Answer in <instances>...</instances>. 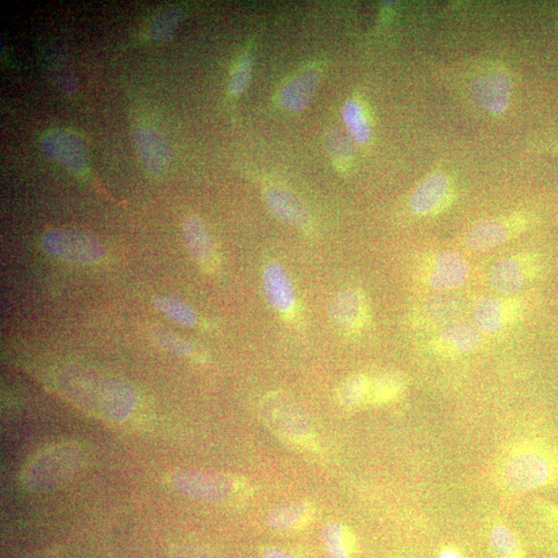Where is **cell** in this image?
I'll list each match as a JSON object with an SVG mask.
<instances>
[{"label": "cell", "mask_w": 558, "mask_h": 558, "mask_svg": "<svg viewBox=\"0 0 558 558\" xmlns=\"http://www.w3.org/2000/svg\"><path fill=\"white\" fill-rule=\"evenodd\" d=\"M43 248L51 256L80 265L94 264L106 255L98 238L77 230H50L43 237Z\"/></svg>", "instance_id": "3957f363"}, {"label": "cell", "mask_w": 558, "mask_h": 558, "mask_svg": "<svg viewBox=\"0 0 558 558\" xmlns=\"http://www.w3.org/2000/svg\"><path fill=\"white\" fill-rule=\"evenodd\" d=\"M538 513L548 524L558 527V504L548 502L538 503Z\"/></svg>", "instance_id": "f1b7e54d"}, {"label": "cell", "mask_w": 558, "mask_h": 558, "mask_svg": "<svg viewBox=\"0 0 558 558\" xmlns=\"http://www.w3.org/2000/svg\"><path fill=\"white\" fill-rule=\"evenodd\" d=\"M259 414L282 442L301 449H311L316 445L314 426L308 415L286 394H268L260 401Z\"/></svg>", "instance_id": "7a4b0ae2"}, {"label": "cell", "mask_w": 558, "mask_h": 558, "mask_svg": "<svg viewBox=\"0 0 558 558\" xmlns=\"http://www.w3.org/2000/svg\"><path fill=\"white\" fill-rule=\"evenodd\" d=\"M133 142L141 162L153 176L165 174L172 161L168 141L153 129L140 128L133 133Z\"/></svg>", "instance_id": "30bf717a"}, {"label": "cell", "mask_w": 558, "mask_h": 558, "mask_svg": "<svg viewBox=\"0 0 558 558\" xmlns=\"http://www.w3.org/2000/svg\"><path fill=\"white\" fill-rule=\"evenodd\" d=\"M475 102L489 112H502L507 107L511 92V80L502 71H490L481 74L473 83Z\"/></svg>", "instance_id": "5bb4252c"}, {"label": "cell", "mask_w": 558, "mask_h": 558, "mask_svg": "<svg viewBox=\"0 0 558 558\" xmlns=\"http://www.w3.org/2000/svg\"><path fill=\"white\" fill-rule=\"evenodd\" d=\"M523 314L520 302L497 297H484L474 308L475 326L481 332H500L514 324Z\"/></svg>", "instance_id": "ba28073f"}, {"label": "cell", "mask_w": 558, "mask_h": 558, "mask_svg": "<svg viewBox=\"0 0 558 558\" xmlns=\"http://www.w3.org/2000/svg\"><path fill=\"white\" fill-rule=\"evenodd\" d=\"M265 205L275 218L300 230L310 228L308 207L294 192L281 188H271L265 192Z\"/></svg>", "instance_id": "7c38bea8"}, {"label": "cell", "mask_w": 558, "mask_h": 558, "mask_svg": "<svg viewBox=\"0 0 558 558\" xmlns=\"http://www.w3.org/2000/svg\"><path fill=\"white\" fill-rule=\"evenodd\" d=\"M182 233L186 248L201 269L208 274L217 272L220 266L219 254L203 220L198 217L186 219Z\"/></svg>", "instance_id": "9c48e42d"}, {"label": "cell", "mask_w": 558, "mask_h": 558, "mask_svg": "<svg viewBox=\"0 0 558 558\" xmlns=\"http://www.w3.org/2000/svg\"><path fill=\"white\" fill-rule=\"evenodd\" d=\"M319 77L321 76L317 69L304 70L296 74L280 89V106L291 112H300L307 108L317 92Z\"/></svg>", "instance_id": "2e32d148"}, {"label": "cell", "mask_w": 558, "mask_h": 558, "mask_svg": "<svg viewBox=\"0 0 558 558\" xmlns=\"http://www.w3.org/2000/svg\"><path fill=\"white\" fill-rule=\"evenodd\" d=\"M265 299L281 318L292 319L297 311V297L293 281L285 268L278 262L268 263L262 275Z\"/></svg>", "instance_id": "52a82bcc"}, {"label": "cell", "mask_w": 558, "mask_h": 558, "mask_svg": "<svg viewBox=\"0 0 558 558\" xmlns=\"http://www.w3.org/2000/svg\"><path fill=\"white\" fill-rule=\"evenodd\" d=\"M314 509L307 503H289L280 504L266 517V523L273 530L296 532L307 527L314 517Z\"/></svg>", "instance_id": "e0dca14e"}, {"label": "cell", "mask_w": 558, "mask_h": 558, "mask_svg": "<svg viewBox=\"0 0 558 558\" xmlns=\"http://www.w3.org/2000/svg\"><path fill=\"white\" fill-rule=\"evenodd\" d=\"M540 270L537 256L520 254L504 259L491 268L489 280L498 293L515 295L537 278Z\"/></svg>", "instance_id": "277c9868"}, {"label": "cell", "mask_w": 558, "mask_h": 558, "mask_svg": "<svg viewBox=\"0 0 558 558\" xmlns=\"http://www.w3.org/2000/svg\"><path fill=\"white\" fill-rule=\"evenodd\" d=\"M328 147L333 158L347 161L352 156V147L347 138L338 131H332L328 136Z\"/></svg>", "instance_id": "83f0119b"}, {"label": "cell", "mask_w": 558, "mask_h": 558, "mask_svg": "<svg viewBox=\"0 0 558 558\" xmlns=\"http://www.w3.org/2000/svg\"><path fill=\"white\" fill-rule=\"evenodd\" d=\"M321 540L325 553L330 558H352L355 554L357 541L354 533L337 521L323 527Z\"/></svg>", "instance_id": "ffe728a7"}, {"label": "cell", "mask_w": 558, "mask_h": 558, "mask_svg": "<svg viewBox=\"0 0 558 558\" xmlns=\"http://www.w3.org/2000/svg\"><path fill=\"white\" fill-rule=\"evenodd\" d=\"M489 544L495 558H525L516 534L504 524H494L489 533Z\"/></svg>", "instance_id": "7402d4cb"}, {"label": "cell", "mask_w": 558, "mask_h": 558, "mask_svg": "<svg viewBox=\"0 0 558 558\" xmlns=\"http://www.w3.org/2000/svg\"><path fill=\"white\" fill-rule=\"evenodd\" d=\"M41 148L48 159L72 172L82 173L88 168L87 144L76 132L66 130L52 131L43 138Z\"/></svg>", "instance_id": "5b68a950"}, {"label": "cell", "mask_w": 558, "mask_h": 558, "mask_svg": "<svg viewBox=\"0 0 558 558\" xmlns=\"http://www.w3.org/2000/svg\"><path fill=\"white\" fill-rule=\"evenodd\" d=\"M329 315L340 330L347 334H358L369 323L367 298L360 289H344L333 297L329 304Z\"/></svg>", "instance_id": "8992f818"}, {"label": "cell", "mask_w": 558, "mask_h": 558, "mask_svg": "<svg viewBox=\"0 0 558 558\" xmlns=\"http://www.w3.org/2000/svg\"><path fill=\"white\" fill-rule=\"evenodd\" d=\"M182 11L180 6L172 5L162 10L156 16L151 26V35L153 40L166 42L172 37L175 29L180 24Z\"/></svg>", "instance_id": "d4e9b609"}, {"label": "cell", "mask_w": 558, "mask_h": 558, "mask_svg": "<svg viewBox=\"0 0 558 558\" xmlns=\"http://www.w3.org/2000/svg\"><path fill=\"white\" fill-rule=\"evenodd\" d=\"M437 558H465V556L457 548L445 546L438 552Z\"/></svg>", "instance_id": "4dcf8cb0"}, {"label": "cell", "mask_w": 558, "mask_h": 558, "mask_svg": "<svg viewBox=\"0 0 558 558\" xmlns=\"http://www.w3.org/2000/svg\"><path fill=\"white\" fill-rule=\"evenodd\" d=\"M155 308L178 325L193 327L198 323V317L189 304L174 297H159L154 300Z\"/></svg>", "instance_id": "603a6c76"}, {"label": "cell", "mask_w": 558, "mask_h": 558, "mask_svg": "<svg viewBox=\"0 0 558 558\" xmlns=\"http://www.w3.org/2000/svg\"><path fill=\"white\" fill-rule=\"evenodd\" d=\"M468 273L470 268L463 256L455 251H444L431 260L426 280L436 291H450L463 287Z\"/></svg>", "instance_id": "8fae6325"}, {"label": "cell", "mask_w": 558, "mask_h": 558, "mask_svg": "<svg viewBox=\"0 0 558 558\" xmlns=\"http://www.w3.org/2000/svg\"><path fill=\"white\" fill-rule=\"evenodd\" d=\"M406 377L403 372L384 371L371 378L367 405L384 406L393 403L403 396L406 388Z\"/></svg>", "instance_id": "d6986e66"}, {"label": "cell", "mask_w": 558, "mask_h": 558, "mask_svg": "<svg viewBox=\"0 0 558 558\" xmlns=\"http://www.w3.org/2000/svg\"><path fill=\"white\" fill-rule=\"evenodd\" d=\"M152 338L159 345L168 351L180 356H190L193 352V347L189 341L182 339L177 335L165 329L152 330Z\"/></svg>", "instance_id": "484cf974"}, {"label": "cell", "mask_w": 558, "mask_h": 558, "mask_svg": "<svg viewBox=\"0 0 558 558\" xmlns=\"http://www.w3.org/2000/svg\"><path fill=\"white\" fill-rule=\"evenodd\" d=\"M342 116L357 142L367 143L370 138V126L360 103L348 101L342 110Z\"/></svg>", "instance_id": "cb8c5ba5"}, {"label": "cell", "mask_w": 558, "mask_h": 558, "mask_svg": "<svg viewBox=\"0 0 558 558\" xmlns=\"http://www.w3.org/2000/svg\"><path fill=\"white\" fill-rule=\"evenodd\" d=\"M497 482L513 495L554 486L558 483V445L530 438L513 445L498 465Z\"/></svg>", "instance_id": "6da1fadb"}, {"label": "cell", "mask_w": 558, "mask_h": 558, "mask_svg": "<svg viewBox=\"0 0 558 558\" xmlns=\"http://www.w3.org/2000/svg\"><path fill=\"white\" fill-rule=\"evenodd\" d=\"M510 227L500 220H481L474 225L465 238L467 247L475 251H486L508 241Z\"/></svg>", "instance_id": "ac0fdd59"}, {"label": "cell", "mask_w": 558, "mask_h": 558, "mask_svg": "<svg viewBox=\"0 0 558 558\" xmlns=\"http://www.w3.org/2000/svg\"><path fill=\"white\" fill-rule=\"evenodd\" d=\"M482 342V334L477 326L458 322L445 327L438 334L433 342V348L446 356L465 355L477 351Z\"/></svg>", "instance_id": "4fadbf2b"}, {"label": "cell", "mask_w": 558, "mask_h": 558, "mask_svg": "<svg viewBox=\"0 0 558 558\" xmlns=\"http://www.w3.org/2000/svg\"><path fill=\"white\" fill-rule=\"evenodd\" d=\"M262 558H298L285 549L278 547H267L263 549Z\"/></svg>", "instance_id": "f546056e"}, {"label": "cell", "mask_w": 558, "mask_h": 558, "mask_svg": "<svg viewBox=\"0 0 558 558\" xmlns=\"http://www.w3.org/2000/svg\"><path fill=\"white\" fill-rule=\"evenodd\" d=\"M252 73V59L250 55H244L238 64L232 76H230L229 89L234 95H240L249 86Z\"/></svg>", "instance_id": "4316f807"}, {"label": "cell", "mask_w": 558, "mask_h": 558, "mask_svg": "<svg viewBox=\"0 0 558 558\" xmlns=\"http://www.w3.org/2000/svg\"><path fill=\"white\" fill-rule=\"evenodd\" d=\"M451 195L448 177L434 173L424 180L414 191L409 201L412 210L419 215H429L441 210Z\"/></svg>", "instance_id": "9a60e30c"}, {"label": "cell", "mask_w": 558, "mask_h": 558, "mask_svg": "<svg viewBox=\"0 0 558 558\" xmlns=\"http://www.w3.org/2000/svg\"><path fill=\"white\" fill-rule=\"evenodd\" d=\"M371 378L364 374L349 376L338 387L337 399L345 408L367 405Z\"/></svg>", "instance_id": "44dd1931"}]
</instances>
